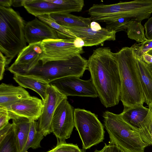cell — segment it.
<instances>
[{
	"mask_svg": "<svg viewBox=\"0 0 152 152\" xmlns=\"http://www.w3.org/2000/svg\"><path fill=\"white\" fill-rule=\"evenodd\" d=\"M88 69L102 104L114 106L120 100L121 83L117 64L111 49L99 47L88 60Z\"/></svg>",
	"mask_w": 152,
	"mask_h": 152,
	"instance_id": "6da1fadb",
	"label": "cell"
},
{
	"mask_svg": "<svg viewBox=\"0 0 152 152\" xmlns=\"http://www.w3.org/2000/svg\"><path fill=\"white\" fill-rule=\"evenodd\" d=\"M146 53L152 56V48L148 50L146 52Z\"/></svg>",
	"mask_w": 152,
	"mask_h": 152,
	"instance_id": "74e56055",
	"label": "cell"
},
{
	"mask_svg": "<svg viewBox=\"0 0 152 152\" xmlns=\"http://www.w3.org/2000/svg\"><path fill=\"white\" fill-rule=\"evenodd\" d=\"M86 69H88V60L78 54L66 60L50 61L44 64L39 62L30 70L18 74L31 77L49 83L66 77H80Z\"/></svg>",
	"mask_w": 152,
	"mask_h": 152,
	"instance_id": "5b68a950",
	"label": "cell"
},
{
	"mask_svg": "<svg viewBox=\"0 0 152 152\" xmlns=\"http://www.w3.org/2000/svg\"><path fill=\"white\" fill-rule=\"evenodd\" d=\"M80 151L77 144L67 143L65 141H58L56 146L47 152H80Z\"/></svg>",
	"mask_w": 152,
	"mask_h": 152,
	"instance_id": "83f0119b",
	"label": "cell"
},
{
	"mask_svg": "<svg viewBox=\"0 0 152 152\" xmlns=\"http://www.w3.org/2000/svg\"><path fill=\"white\" fill-rule=\"evenodd\" d=\"M143 61L147 64H152V56L145 53L142 56Z\"/></svg>",
	"mask_w": 152,
	"mask_h": 152,
	"instance_id": "e575fe53",
	"label": "cell"
},
{
	"mask_svg": "<svg viewBox=\"0 0 152 152\" xmlns=\"http://www.w3.org/2000/svg\"><path fill=\"white\" fill-rule=\"evenodd\" d=\"M7 58L6 56L0 52V80L3 78L4 74L6 67Z\"/></svg>",
	"mask_w": 152,
	"mask_h": 152,
	"instance_id": "4dcf8cb0",
	"label": "cell"
},
{
	"mask_svg": "<svg viewBox=\"0 0 152 152\" xmlns=\"http://www.w3.org/2000/svg\"><path fill=\"white\" fill-rule=\"evenodd\" d=\"M74 127V109L67 97L55 111L51 122L52 132L58 141H65L70 137Z\"/></svg>",
	"mask_w": 152,
	"mask_h": 152,
	"instance_id": "9c48e42d",
	"label": "cell"
},
{
	"mask_svg": "<svg viewBox=\"0 0 152 152\" xmlns=\"http://www.w3.org/2000/svg\"><path fill=\"white\" fill-rule=\"evenodd\" d=\"M147 66L152 72V64H147Z\"/></svg>",
	"mask_w": 152,
	"mask_h": 152,
	"instance_id": "f35d334b",
	"label": "cell"
},
{
	"mask_svg": "<svg viewBox=\"0 0 152 152\" xmlns=\"http://www.w3.org/2000/svg\"><path fill=\"white\" fill-rule=\"evenodd\" d=\"M11 119L7 109L0 106V129L6 126Z\"/></svg>",
	"mask_w": 152,
	"mask_h": 152,
	"instance_id": "f1b7e54d",
	"label": "cell"
},
{
	"mask_svg": "<svg viewBox=\"0 0 152 152\" xmlns=\"http://www.w3.org/2000/svg\"><path fill=\"white\" fill-rule=\"evenodd\" d=\"M0 152H19L13 126L6 137L0 142Z\"/></svg>",
	"mask_w": 152,
	"mask_h": 152,
	"instance_id": "484cf974",
	"label": "cell"
},
{
	"mask_svg": "<svg viewBox=\"0 0 152 152\" xmlns=\"http://www.w3.org/2000/svg\"><path fill=\"white\" fill-rule=\"evenodd\" d=\"M30 95L23 87L4 83L0 85V106L9 110L10 106Z\"/></svg>",
	"mask_w": 152,
	"mask_h": 152,
	"instance_id": "2e32d148",
	"label": "cell"
},
{
	"mask_svg": "<svg viewBox=\"0 0 152 152\" xmlns=\"http://www.w3.org/2000/svg\"><path fill=\"white\" fill-rule=\"evenodd\" d=\"M41 42L29 44L24 48L7 70L13 74H19L35 67L39 63L43 54Z\"/></svg>",
	"mask_w": 152,
	"mask_h": 152,
	"instance_id": "7c38bea8",
	"label": "cell"
},
{
	"mask_svg": "<svg viewBox=\"0 0 152 152\" xmlns=\"http://www.w3.org/2000/svg\"><path fill=\"white\" fill-rule=\"evenodd\" d=\"M24 34L26 42L29 44L46 40L67 39L60 32L37 17L26 24Z\"/></svg>",
	"mask_w": 152,
	"mask_h": 152,
	"instance_id": "4fadbf2b",
	"label": "cell"
},
{
	"mask_svg": "<svg viewBox=\"0 0 152 152\" xmlns=\"http://www.w3.org/2000/svg\"><path fill=\"white\" fill-rule=\"evenodd\" d=\"M69 29L77 37L82 39L85 46L103 45L107 41L116 39V32L110 31L106 28H102L99 31L93 30L90 27L64 26Z\"/></svg>",
	"mask_w": 152,
	"mask_h": 152,
	"instance_id": "5bb4252c",
	"label": "cell"
},
{
	"mask_svg": "<svg viewBox=\"0 0 152 152\" xmlns=\"http://www.w3.org/2000/svg\"><path fill=\"white\" fill-rule=\"evenodd\" d=\"M145 36L147 40H152V17L149 18L144 25Z\"/></svg>",
	"mask_w": 152,
	"mask_h": 152,
	"instance_id": "f546056e",
	"label": "cell"
},
{
	"mask_svg": "<svg viewBox=\"0 0 152 152\" xmlns=\"http://www.w3.org/2000/svg\"><path fill=\"white\" fill-rule=\"evenodd\" d=\"M75 127L82 142L83 149L86 150L102 142L104 127L97 116L83 109H74Z\"/></svg>",
	"mask_w": 152,
	"mask_h": 152,
	"instance_id": "8992f818",
	"label": "cell"
},
{
	"mask_svg": "<svg viewBox=\"0 0 152 152\" xmlns=\"http://www.w3.org/2000/svg\"><path fill=\"white\" fill-rule=\"evenodd\" d=\"M8 111L11 118L12 120L13 129L18 151L19 152H22L28 138L31 121Z\"/></svg>",
	"mask_w": 152,
	"mask_h": 152,
	"instance_id": "e0dca14e",
	"label": "cell"
},
{
	"mask_svg": "<svg viewBox=\"0 0 152 152\" xmlns=\"http://www.w3.org/2000/svg\"><path fill=\"white\" fill-rule=\"evenodd\" d=\"M136 59L145 103L149 105L152 104V72L142 58Z\"/></svg>",
	"mask_w": 152,
	"mask_h": 152,
	"instance_id": "d6986e66",
	"label": "cell"
},
{
	"mask_svg": "<svg viewBox=\"0 0 152 152\" xmlns=\"http://www.w3.org/2000/svg\"><path fill=\"white\" fill-rule=\"evenodd\" d=\"M67 97L53 86L49 85L48 86L38 119V130L44 136L52 133L51 122L55 111L62 101Z\"/></svg>",
	"mask_w": 152,
	"mask_h": 152,
	"instance_id": "8fae6325",
	"label": "cell"
},
{
	"mask_svg": "<svg viewBox=\"0 0 152 152\" xmlns=\"http://www.w3.org/2000/svg\"><path fill=\"white\" fill-rule=\"evenodd\" d=\"M148 110V108L144 106L142 104H140L124 107L123 111L119 114L126 122L139 129Z\"/></svg>",
	"mask_w": 152,
	"mask_h": 152,
	"instance_id": "ac0fdd59",
	"label": "cell"
},
{
	"mask_svg": "<svg viewBox=\"0 0 152 152\" xmlns=\"http://www.w3.org/2000/svg\"><path fill=\"white\" fill-rule=\"evenodd\" d=\"M90 27L93 30L96 31L99 30L102 28L97 22L95 21L91 22Z\"/></svg>",
	"mask_w": 152,
	"mask_h": 152,
	"instance_id": "d590c367",
	"label": "cell"
},
{
	"mask_svg": "<svg viewBox=\"0 0 152 152\" xmlns=\"http://www.w3.org/2000/svg\"><path fill=\"white\" fill-rule=\"evenodd\" d=\"M74 43L75 46L77 48H82L85 46L84 42L82 39L78 37L75 39Z\"/></svg>",
	"mask_w": 152,
	"mask_h": 152,
	"instance_id": "d6a6232c",
	"label": "cell"
},
{
	"mask_svg": "<svg viewBox=\"0 0 152 152\" xmlns=\"http://www.w3.org/2000/svg\"><path fill=\"white\" fill-rule=\"evenodd\" d=\"M118 152H125L123 149H122L119 146H118Z\"/></svg>",
	"mask_w": 152,
	"mask_h": 152,
	"instance_id": "60d3db41",
	"label": "cell"
},
{
	"mask_svg": "<svg viewBox=\"0 0 152 152\" xmlns=\"http://www.w3.org/2000/svg\"><path fill=\"white\" fill-rule=\"evenodd\" d=\"M148 114L139 130L143 140L149 146L151 145L152 134V104L148 105Z\"/></svg>",
	"mask_w": 152,
	"mask_h": 152,
	"instance_id": "cb8c5ba5",
	"label": "cell"
},
{
	"mask_svg": "<svg viewBox=\"0 0 152 152\" xmlns=\"http://www.w3.org/2000/svg\"><path fill=\"white\" fill-rule=\"evenodd\" d=\"M113 55L119 73L120 100L124 107L143 104L145 99L133 47H123Z\"/></svg>",
	"mask_w": 152,
	"mask_h": 152,
	"instance_id": "7a4b0ae2",
	"label": "cell"
},
{
	"mask_svg": "<svg viewBox=\"0 0 152 152\" xmlns=\"http://www.w3.org/2000/svg\"><path fill=\"white\" fill-rule=\"evenodd\" d=\"M130 19L121 18L106 23V28L110 31H113L116 33L121 31H126V29Z\"/></svg>",
	"mask_w": 152,
	"mask_h": 152,
	"instance_id": "4316f807",
	"label": "cell"
},
{
	"mask_svg": "<svg viewBox=\"0 0 152 152\" xmlns=\"http://www.w3.org/2000/svg\"><path fill=\"white\" fill-rule=\"evenodd\" d=\"M75 38L44 40L41 43L43 54L39 60L42 64L50 61L66 60L84 53L83 48H77L74 43Z\"/></svg>",
	"mask_w": 152,
	"mask_h": 152,
	"instance_id": "ba28073f",
	"label": "cell"
},
{
	"mask_svg": "<svg viewBox=\"0 0 152 152\" xmlns=\"http://www.w3.org/2000/svg\"><path fill=\"white\" fill-rule=\"evenodd\" d=\"M80 152H86V151L85 150H84L83 149H80Z\"/></svg>",
	"mask_w": 152,
	"mask_h": 152,
	"instance_id": "b9f144b4",
	"label": "cell"
},
{
	"mask_svg": "<svg viewBox=\"0 0 152 152\" xmlns=\"http://www.w3.org/2000/svg\"><path fill=\"white\" fill-rule=\"evenodd\" d=\"M104 125L112 142L125 152H144L148 145L143 140L139 129L131 125L120 114L106 111Z\"/></svg>",
	"mask_w": 152,
	"mask_h": 152,
	"instance_id": "277c9868",
	"label": "cell"
},
{
	"mask_svg": "<svg viewBox=\"0 0 152 152\" xmlns=\"http://www.w3.org/2000/svg\"><path fill=\"white\" fill-rule=\"evenodd\" d=\"M52 28L60 32L67 39H74L77 37L69 29L57 23L49 15H43L37 17Z\"/></svg>",
	"mask_w": 152,
	"mask_h": 152,
	"instance_id": "d4e9b609",
	"label": "cell"
},
{
	"mask_svg": "<svg viewBox=\"0 0 152 152\" xmlns=\"http://www.w3.org/2000/svg\"><path fill=\"white\" fill-rule=\"evenodd\" d=\"M59 25L63 26L90 27V18L77 16L70 13H53L49 15Z\"/></svg>",
	"mask_w": 152,
	"mask_h": 152,
	"instance_id": "44dd1931",
	"label": "cell"
},
{
	"mask_svg": "<svg viewBox=\"0 0 152 152\" xmlns=\"http://www.w3.org/2000/svg\"><path fill=\"white\" fill-rule=\"evenodd\" d=\"M12 4V0H0V6L10 8Z\"/></svg>",
	"mask_w": 152,
	"mask_h": 152,
	"instance_id": "836d02e7",
	"label": "cell"
},
{
	"mask_svg": "<svg viewBox=\"0 0 152 152\" xmlns=\"http://www.w3.org/2000/svg\"><path fill=\"white\" fill-rule=\"evenodd\" d=\"M145 28L141 22L136 20H131L126 29L128 37L139 43H142L147 39L144 33Z\"/></svg>",
	"mask_w": 152,
	"mask_h": 152,
	"instance_id": "603a6c76",
	"label": "cell"
},
{
	"mask_svg": "<svg viewBox=\"0 0 152 152\" xmlns=\"http://www.w3.org/2000/svg\"><path fill=\"white\" fill-rule=\"evenodd\" d=\"M13 127V124L9 123L6 126L0 129V142H2Z\"/></svg>",
	"mask_w": 152,
	"mask_h": 152,
	"instance_id": "1f68e13d",
	"label": "cell"
},
{
	"mask_svg": "<svg viewBox=\"0 0 152 152\" xmlns=\"http://www.w3.org/2000/svg\"><path fill=\"white\" fill-rule=\"evenodd\" d=\"M24 0H12V5L14 7L23 6Z\"/></svg>",
	"mask_w": 152,
	"mask_h": 152,
	"instance_id": "8d00e7d4",
	"label": "cell"
},
{
	"mask_svg": "<svg viewBox=\"0 0 152 152\" xmlns=\"http://www.w3.org/2000/svg\"><path fill=\"white\" fill-rule=\"evenodd\" d=\"M25 24L23 18L13 9L0 6V52L6 57V67L26 46Z\"/></svg>",
	"mask_w": 152,
	"mask_h": 152,
	"instance_id": "3957f363",
	"label": "cell"
},
{
	"mask_svg": "<svg viewBox=\"0 0 152 152\" xmlns=\"http://www.w3.org/2000/svg\"><path fill=\"white\" fill-rule=\"evenodd\" d=\"M13 79L20 86L31 89L38 94L43 101L45 97L49 83L44 81L31 77L14 74Z\"/></svg>",
	"mask_w": 152,
	"mask_h": 152,
	"instance_id": "ffe728a7",
	"label": "cell"
},
{
	"mask_svg": "<svg viewBox=\"0 0 152 152\" xmlns=\"http://www.w3.org/2000/svg\"><path fill=\"white\" fill-rule=\"evenodd\" d=\"M104 151V148H103L102 149L98 150L97 149H96L94 151V152H103Z\"/></svg>",
	"mask_w": 152,
	"mask_h": 152,
	"instance_id": "ab89813d",
	"label": "cell"
},
{
	"mask_svg": "<svg viewBox=\"0 0 152 152\" xmlns=\"http://www.w3.org/2000/svg\"><path fill=\"white\" fill-rule=\"evenodd\" d=\"M38 124V122L31 121L28 138L22 152H27L30 148L36 149L41 147L40 142L44 136L39 131Z\"/></svg>",
	"mask_w": 152,
	"mask_h": 152,
	"instance_id": "7402d4cb",
	"label": "cell"
},
{
	"mask_svg": "<svg viewBox=\"0 0 152 152\" xmlns=\"http://www.w3.org/2000/svg\"><path fill=\"white\" fill-rule=\"evenodd\" d=\"M49 83L66 97L72 96L96 98L98 96L91 79L84 80L77 76H69L56 79Z\"/></svg>",
	"mask_w": 152,
	"mask_h": 152,
	"instance_id": "30bf717a",
	"label": "cell"
},
{
	"mask_svg": "<svg viewBox=\"0 0 152 152\" xmlns=\"http://www.w3.org/2000/svg\"><path fill=\"white\" fill-rule=\"evenodd\" d=\"M84 5L83 0H24L23 6L36 17L53 13L79 12Z\"/></svg>",
	"mask_w": 152,
	"mask_h": 152,
	"instance_id": "52a82bcc",
	"label": "cell"
},
{
	"mask_svg": "<svg viewBox=\"0 0 152 152\" xmlns=\"http://www.w3.org/2000/svg\"><path fill=\"white\" fill-rule=\"evenodd\" d=\"M43 106L42 100L30 96L11 105L8 110L30 121H36L41 115Z\"/></svg>",
	"mask_w": 152,
	"mask_h": 152,
	"instance_id": "9a60e30c",
	"label": "cell"
}]
</instances>
